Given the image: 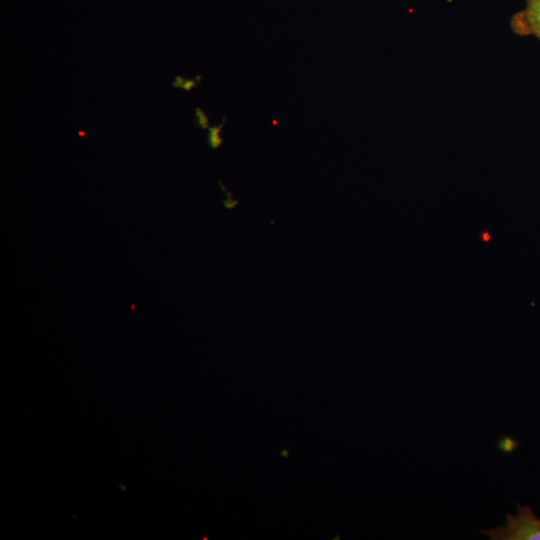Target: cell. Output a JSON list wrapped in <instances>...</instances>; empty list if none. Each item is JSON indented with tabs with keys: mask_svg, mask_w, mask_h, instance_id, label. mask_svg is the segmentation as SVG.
<instances>
[{
	"mask_svg": "<svg viewBox=\"0 0 540 540\" xmlns=\"http://www.w3.org/2000/svg\"><path fill=\"white\" fill-rule=\"evenodd\" d=\"M480 532L491 540H540V519L531 507L517 503V512L506 515L505 525Z\"/></svg>",
	"mask_w": 540,
	"mask_h": 540,
	"instance_id": "obj_1",
	"label": "cell"
},
{
	"mask_svg": "<svg viewBox=\"0 0 540 540\" xmlns=\"http://www.w3.org/2000/svg\"><path fill=\"white\" fill-rule=\"evenodd\" d=\"M201 78H199L198 80H188V79H185L184 83L181 85V88H183L184 90L186 91H190L193 87H196L198 86V83H199V80Z\"/></svg>",
	"mask_w": 540,
	"mask_h": 540,
	"instance_id": "obj_5",
	"label": "cell"
},
{
	"mask_svg": "<svg viewBox=\"0 0 540 540\" xmlns=\"http://www.w3.org/2000/svg\"><path fill=\"white\" fill-rule=\"evenodd\" d=\"M195 118L199 127L202 129L209 128V119L205 112L199 107L195 108Z\"/></svg>",
	"mask_w": 540,
	"mask_h": 540,
	"instance_id": "obj_4",
	"label": "cell"
},
{
	"mask_svg": "<svg viewBox=\"0 0 540 540\" xmlns=\"http://www.w3.org/2000/svg\"><path fill=\"white\" fill-rule=\"evenodd\" d=\"M510 27L518 36H533L540 41V0H525V7L511 17Z\"/></svg>",
	"mask_w": 540,
	"mask_h": 540,
	"instance_id": "obj_2",
	"label": "cell"
},
{
	"mask_svg": "<svg viewBox=\"0 0 540 540\" xmlns=\"http://www.w3.org/2000/svg\"><path fill=\"white\" fill-rule=\"evenodd\" d=\"M79 135L83 136V135H85V132L79 131Z\"/></svg>",
	"mask_w": 540,
	"mask_h": 540,
	"instance_id": "obj_7",
	"label": "cell"
},
{
	"mask_svg": "<svg viewBox=\"0 0 540 540\" xmlns=\"http://www.w3.org/2000/svg\"><path fill=\"white\" fill-rule=\"evenodd\" d=\"M226 117H224L222 123L218 126L209 127V134H208V140L213 148H217L219 145L222 144V139L220 137V131L223 127V123L225 121Z\"/></svg>",
	"mask_w": 540,
	"mask_h": 540,
	"instance_id": "obj_3",
	"label": "cell"
},
{
	"mask_svg": "<svg viewBox=\"0 0 540 540\" xmlns=\"http://www.w3.org/2000/svg\"><path fill=\"white\" fill-rule=\"evenodd\" d=\"M184 81H185V78L178 75V76L175 77V81L172 83V86L173 87H181V85L184 83Z\"/></svg>",
	"mask_w": 540,
	"mask_h": 540,
	"instance_id": "obj_6",
	"label": "cell"
}]
</instances>
